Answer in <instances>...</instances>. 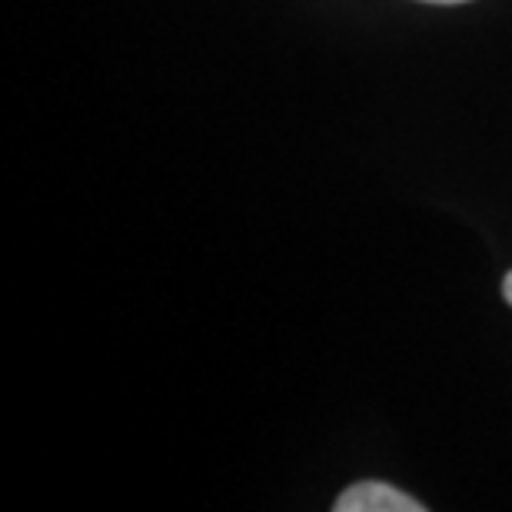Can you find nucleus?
Instances as JSON below:
<instances>
[{"label": "nucleus", "mask_w": 512, "mask_h": 512, "mask_svg": "<svg viewBox=\"0 0 512 512\" xmlns=\"http://www.w3.org/2000/svg\"><path fill=\"white\" fill-rule=\"evenodd\" d=\"M333 509L336 512H423L426 506L409 493H403V489L380 483V479H366V483L343 489Z\"/></svg>", "instance_id": "obj_1"}, {"label": "nucleus", "mask_w": 512, "mask_h": 512, "mask_svg": "<svg viewBox=\"0 0 512 512\" xmlns=\"http://www.w3.org/2000/svg\"><path fill=\"white\" fill-rule=\"evenodd\" d=\"M503 296H506V303L512 306V270L506 273V280H503Z\"/></svg>", "instance_id": "obj_2"}, {"label": "nucleus", "mask_w": 512, "mask_h": 512, "mask_svg": "<svg viewBox=\"0 0 512 512\" xmlns=\"http://www.w3.org/2000/svg\"><path fill=\"white\" fill-rule=\"evenodd\" d=\"M423 4H466V0H423Z\"/></svg>", "instance_id": "obj_3"}]
</instances>
